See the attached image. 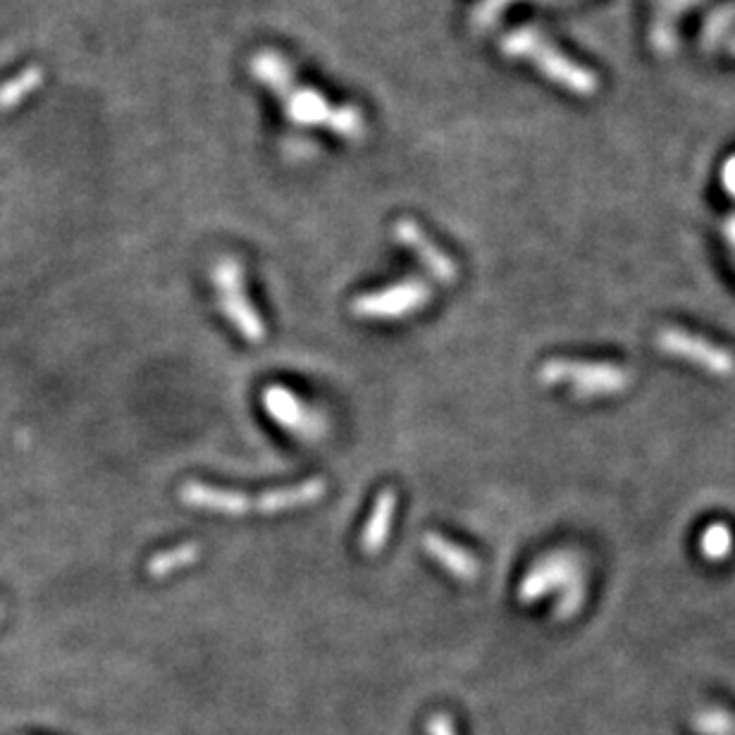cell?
<instances>
[{
  "mask_svg": "<svg viewBox=\"0 0 735 735\" xmlns=\"http://www.w3.org/2000/svg\"><path fill=\"white\" fill-rule=\"evenodd\" d=\"M325 495H328V483L322 478H311V481H304L292 487L270 489V493H263L258 497L237 493V489L213 487V485H205L199 481H187L182 487H179V499H182V505L199 509V511H211L217 515L285 513V511L311 507Z\"/></svg>",
  "mask_w": 735,
  "mask_h": 735,
  "instance_id": "6da1fadb",
  "label": "cell"
},
{
  "mask_svg": "<svg viewBox=\"0 0 735 735\" xmlns=\"http://www.w3.org/2000/svg\"><path fill=\"white\" fill-rule=\"evenodd\" d=\"M564 590V600L554 609L559 618H571L583 602V580H580V566L571 552H552L547 557L537 559L519 585V602L531 607L552 592Z\"/></svg>",
  "mask_w": 735,
  "mask_h": 735,
  "instance_id": "7a4b0ae2",
  "label": "cell"
},
{
  "mask_svg": "<svg viewBox=\"0 0 735 735\" xmlns=\"http://www.w3.org/2000/svg\"><path fill=\"white\" fill-rule=\"evenodd\" d=\"M211 282L217 292V306H221L223 316L232 322V328L249 344H263L268 334L265 322L249 299L241 263L229 256L221 258L211 268Z\"/></svg>",
  "mask_w": 735,
  "mask_h": 735,
  "instance_id": "3957f363",
  "label": "cell"
},
{
  "mask_svg": "<svg viewBox=\"0 0 735 735\" xmlns=\"http://www.w3.org/2000/svg\"><path fill=\"white\" fill-rule=\"evenodd\" d=\"M432 301V289L423 280H404L392 287L366 292L352 301V313L360 320H402L416 316Z\"/></svg>",
  "mask_w": 735,
  "mask_h": 735,
  "instance_id": "277c9868",
  "label": "cell"
},
{
  "mask_svg": "<svg viewBox=\"0 0 735 735\" xmlns=\"http://www.w3.org/2000/svg\"><path fill=\"white\" fill-rule=\"evenodd\" d=\"M265 414L273 418L282 430L294 435L301 442H320L328 437V420L325 416L301 402L285 384H268L261 396Z\"/></svg>",
  "mask_w": 735,
  "mask_h": 735,
  "instance_id": "5b68a950",
  "label": "cell"
},
{
  "mask_svg": "<svg viewBox=\"0 0 735 735\" xmlns=\"http://www.w3.org/2000/svg\"><path fill=\"white\" fill-rule=\"evenodd\" d=\"M537 380L543 384H571L580 396H595L604 392H614L624 384V372L609 366L576 364V360L549 358L537 370Z\"/></svg>",
  "mask_w": 735,
  "mask_h": 735,
  "instance_id": "8992f818",
  "label": "cell"
},
{
  "mask_svg": "<svg viewBox=\"0 0 735 735\" xmlns=\"http://www.w3.org/2000/svg\"><path fill=\"white\" fill-rule=\"evenodd\" d=\"M507 54L511 56H523L527 60L537 62V68H543L554 80L566 82V86H571L573 92H590L592 80L590 74L578 70L573 62L566 60L561 54H557L545 38H540L533 32H515L507 38Z\"/></svg>",
  "mask_w": 735,
  "mask_h": 735,
  "instance_id": "52a82bcc",
  "label": "cell"
},
{
  "mask_svg": "<svg viewBox=\"0 0 735 735\" xmlns=\"http://www.w3.org/2000/svg\"><path fill=\"white\" fill-rule=\"evenodd\" d=\"M394 237L399 244H402V247L411 249L418 256V261L437 282H442V285H454L459 277L457 263L451 261L442 249H437L430 241V237L425 235V232L414 221H399L394 225Z\"/></svg>",
  "mask_w": 735,
  "mask_h": 735,
  "instance_id": "ba28073f",
  "label": "cell"
},
{
  "mask_svg": "<svg viewBox=\"0 0 735 735\" xmlns=\"http://www.w3.org/2000/svg\"><path fill=\"white\" fill-rule=\"evenodd\" d=\"M423 549L440 569H444L451 578L461 580V583H473L481 576V561L466 547H459L440 533H425Z\"/></svg>",
  "mask_w": 735,
  "mask_h": 735,
  "instance_id": "9c48e42d",
  "label": "cell"
},
{
  "mask_svg": "<svg viewBox=\"0 0 735 735\" xmlns=\"http://www.w3.org/2000/svg\"><path fill=\"white\" fill-rule=\"evenodd\" d=\"M396 505H399V499L392 487H384L382 493L376 497V505H372V511L364 525V533H360V552H364L366 557H378V554L387 547V540H390V533H392Z\"/></svg>",
  "mask_w": 735,
  "mask_h": 735,
  "instance_id": "30bf717a",
  "label": "cell"
},
{
  "mask_svg": "<svg viewBox=\"0 0 735 735\" xmlns=\"http://www.w3.org/2000/svg\"><path fill=\"white\" fill-rule=\"evenodd\" d=\"M203 547L199 543H182L170 549H163L158 554H153L146 564V573L153 580H165L175 576L177 571H185L189 566L197 564L201 559Z\"/></svg>",
  "mask_w": 735,
  "mask_h": 735,
  "instance_id": "8fae6325",
  "label": "cell"
},
{
  "mask_svg": "<svg viewBox=\"0 0 735 735\" xmlns=\"http://www.w3.org/2000/svg\"><path fill=\"white\" fill-rule=\"evenodd\" d=\"M428 733H430V735H457L454 726H451L449 716H444V714H437V716L430 719Z\"/></svg>",
  "mask_w": 735,
  "mask_h": 735,
  "instance_id": "7c38bea8",
  "label": "cell"
}]
</instances>
